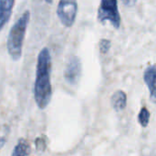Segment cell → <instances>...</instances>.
<instances>
[{
    "instance_id": "obj_1",
    "label": "cell",
    "mask_w": 156,
    "mask_h": 156,
    "mask_svg": "<svg viewBox=\"0 0 156 156\" xmlns=\"http://www.w3.org/2000/svg\"><path fill=\"white\" fill-rule=\"evenodd\" d=\"M51 57L48 48H43L38 56L34 84V98L39 109H45L51 99L52 89L50 83Z\"/></svg>"
},
{
    "instance_id": "obj_2",
    "label": "cell",
    "mask_w": 156,
    "mask_h": 156,
    "mask_svg": "<svg viewBox=\"0 0 156 156\" xmlns=\"http://www.w3.org/2000/svg\"><path fill=\"white\" fill-rule=\"evenodd\" d=\"M30 18L29 10H26L22 16L17 19V21L12 26L7 40H6V48L10 57L14 60H18L22 55V48L23 42L26 35V30L27 24Z\"/></svg>"
},
{
    "instance_id": "obj_3",
    "label": "cell",
    "mask_w": 156,
    "mask_h": 156,
    "mask_svg": "<svg viewBox=\"0 0 156 156\" xmlns=\"http://www.w3.org/2000/svg\"><path fill=\"white\" fill-rule=\"evenodd\" d=\"M98 20L101 23L109 21L113 27L119 28L121 26V16L116 0H102L98 9Z\"/></svg>"
},
{
    "instance_id": "obj_4",
    "label": "cell",
    "mask_w": 156,
    "mask_h": 156,
    "mask_svg": "<svg viewBox=\"0 0 156 156\" xmlns=\"http://www.w3.org/2000/svg\"><path fill=\"white\" fill-rule=\"evenodd\" d=\"M78 4L76 1L61 0L58 4L57 15L60 22L67 27H70L76 19Z\"/></svg>"
},
{
    "instance_id": "obj_5",
    "label": "cell",
    "mask_w": 156,
    "mask_h": 156,
    "mask_svg": "<svg viewBox=\"0 0 156 156\" xmlns=\"http://www.w3.org/2000/svg\"><path fill=\"white\" fill-rule=\"evenodd\" d=\"M81 75V62L79 57L72 56L69 58L67 62L65 70H64V78L68 83L70 85H75L79 82Z\"/></svg>"
},
{
    "instance_id": "obj_6",
    "label": "cell",
    "mask_w": 156,
    "mask_h": 156,
    "mask_svg": "<svg viewBox=\"0 0 156 156\" xmlns=\"http://www.w3.org/2000/svg\"><path fill=\"white\" fill-rule=\"evenodd\" d=\"M144 80L150 91L152 101L156 103V65H150L144 72Z\"/></svg>"
},
{
    "instance_id": "obj_7",
    "label": "cell",
    "mask_w": 156,
    "mask_h": 156,
    "mask_svg": "<svg viewBox=\"0 0 156 156\" xmlns=\"http://www.w3.org/2000/svg\"><path fill=\"white\" fill-rule=\"evenodd\" d=\"M14 4V0H2L0 2V29H2L9 20Z\"/></svg>"
},
{
    "instance_id": "obj_8",
    "label": "cell",
    "mask_w": 156,
    "mask_h": 156,
    "mask_svg": "<svg viewBox=\"0 0 156 156\" xmlns=\"http://www.w3.org/2000/svg\"><path fill=\"white\" fill-rule=\"evenodd\" d=\"M113 109L117 112L122 111L127 105V95L122 90H116L112 96L111 100Z\"/></svg>"
},
{
    "instance_id": "obj_9",
    "label": "cell",
    "mask_w": 156,
    "mask_h": 156,
    "mask_svg": "<svg viewBox=\"0 0 156 156\" xmlns=\"http://www.w3.org/2000/svg\"><path fill=\"white\" fill-rule=\"evenodd\" d=\"M29 153H30L29 144L26 140L20 139L17 144L15 146L11 156H27L29 154Z\"/></svg>"
},
{
    "instance_id": "obj_10",
    "label": "cell",
    "mask_w": 156,
    "mask_h": 156,
    "mask_svg": "<svg viewBox=\"0 0 156 156\" xmlns=\"http://www.w3.org/2000/svg\"><path fill=\"white\" fill-rule=\"evenodd\" d=\"M150 121V112L146 107H143L138 114V122L143 127H146Z\"/></svg>"
},
{
    "instance_id": "obj_11",
    "label": "cell",
    "mask_w": 156,
    "mask_h": 156,
    "mask_svg": "<svg viewBox=\"0 0 156 156\" xmlns=\"http://www.w3.org/2000/svg\"><path fill=\"white\" fill-rule=\"evenodd\" d=\"M99 48H100V51L101 53H103V54L108 53V51L111 48V41L106 38H101L99 43Z\"/></svg>"
},
{
    "instance_id": "obj_12",
    "label": "cell",
    "mask_w": 156,
    "mask_h": 156,
    "mask_svg": "<svg viewBox=\"0 0 156 156\" xmlns=\"http://www.w3.org/2000/svg\"><path fill=\"white\" fill-rule=\"evenodd\" d=\"M36 147L38 151H44L46 148V144L44 143V139L41 138H37L36 140Z\"/></svg>"
},
{
    "instance_id": "obj_13",
    "label": "cell",
    "mask_w": 156,
    "mask_h": 156,
    "mask_svg": "<svg viewBox=\"0 0 156 156\" xmlns=\"http://www.w3.org/2000/svg\"><path fill=\"white\" fill-rule=\"evenodd\" d=\"M4 144H5V138L2 137V138H1V147L4 146Z\"/></svg>"
}]
</instances>
